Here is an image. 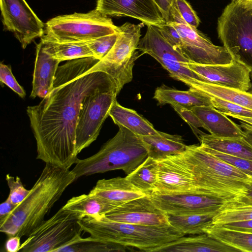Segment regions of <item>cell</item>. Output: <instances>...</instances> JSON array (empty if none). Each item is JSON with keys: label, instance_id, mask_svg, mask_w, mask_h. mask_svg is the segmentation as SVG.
Returning a JSON list of instances; mask_svg holds the SVG:
<instances>
[{"label": "cell", "instance_id": "cell-6", "mask_svg": "<svg viewBox=\"0 0 252 252\" xmlns=\"http://www.w3.org/2000/svg\"><path fill=\"white\" fill-rule=\"evenodd\" d=\"M217 32L233 59L252 71V1H231L218 18Z\"/></svg>", "mask_w": 252, "mask_h": 252}, {"label": "cell", "instance_id": "cell-24", "mask_svg": "<svg viewBox=\"0 0 252 252\" xmlns=\"http://www.w3.org/2000/svg\"><path fill=\"white\" fill-rule=\"evenodd\" d=\"M140 137L145 146L148 156L156 160L182 154L187 148L180 135L159 131L157 134Z\"/></svg>", "mask_w": 252, "mask_h": 252}, {"label": "cell", "instance_id": "cell-18", "mask_svg": "<svg viewBox=\"0 0 252 252\" xmlns=\"http://www.w3.org/2000/svg\"><path fill=\"white\" fill-rule=\"evenodd\" d=\"M113 221L145 225H170L168 215L147 195L125 203L104 216Z\"/></svg>", "mask_w": 252, "mask_h": 252}, {"label": "cell", "instance_id": "cell-4", "mask_svg": "<svg viewBox=\"0 0 252 252\" xmlns=\"http://www.w3.org/2000/svg\"><path fill=\"white\" fill-rule=\"evenodd\" d=\"M79 222L83 231L101 241L156 252L184 236L170 225H145L110 220L104 216L86 218Z\"/></svg>", "mask_w": 252, "mask_h": 252}, {"label": "cell", "instance_id": "cell-46", "mask_svg": "<svg viewBox=\"0 0 252 252\" xmlns=\"http://www.w3.org/2000/svg\"><path fill=\"white\" fill-rule=\"evenodd\" d=\"M160 8L165 22L169 18V12L174 0H155Z\"/></svg>", "mask_w": 252, "mask_h": 252}, {"label": "cell", "instance_id": "cell-31", "mask_svg": "<svg viewBox=\"0 0 252 252\" xmlns=\"http://www.w3.org/2000/svg\"><path fill=\"white\" fill-rule=\"evenodd\" d=\"M205 233L240 252H252V233L226 229L211 224L203 229Z\"/></svg>", "mask_w": 252, "mask_h": 252}, {"label": "cell", "instance_id": "cell-45", "mask_svg": "<svg viewBox=\"0 0 252 252\" xmlns=\"http://www.w3.org/2000/svg\"><path fill=\"white\" fill-rule=\"evenodd\" d=\"M249 206H252V190H250L245 197H242L233 203L225 206L222 209Z\"/></svg>", "mask_w": 252, "mask_h": 252}, {"label": "cell", "instance_id": "cell-37", "mask_svg": "<svg viewBox=\"0 0 252 252\" xmlns=\"http://www.w3.org/2000/svg\"><path fill=\"white\" fill-rule=\"evenodd\" d=\"M200 146L206 151L252 177V160L222 153L200 145Z\"/></svg>", "mask_w": 252, "mask_h": 252}, {"label": "cell", "instance_id": "cell-2", "mask_svg": "<svg viewBox=\"0 0 252 252\" xmlns=\"http://www.w3.org/2000/svg\"><path fill=\"white\" fill-rule=\"evenodd\" d=\"M69 169L46 163L26 197L0 219V231L8 237H22L40 225L67 188L77 180Z\"/></svg>", "mask_w": 252, "mask_h": 252}, {"label": "cell", "instance_id": "cell-35", "mask_svg": "<svg viewBox=\"0 0 252 252\" xmlns=\"http://www.w3.org/2000/svg\"><path fill=\"white\" fill-rule=\"evenodd\" d=\"M119 32L86 42L93 53L94 58L100 60L111 50L119 34Z\"/></svg>", "mask_w": 252, "mask_h": 252}, {"label": "cell", "instance_id": "cell-41", "mask_svg": "<svg viewBox=\"0 0 252 252\" xmlns=\"http://www.w3.org/2000/svg\"><path fill=\"white\" fill-rule=\"evenodd\" d=\"M176 2L184 20L189 26L197 29L200 24V19L189 3L186 0H176Z\"/></svg>", "mask_w": 252, "mask_h": 252}, {"label": "cell", "instance_id": "cell-27", "mask_svg": "<svg viewBox=\"0 0 252 252\" xmlns=\"http://www.w3.org/2000/svg\"><path fill=\"white\" fill-rule=\"evenodd\" d=\"M114 123L123 126L139 136L157 134L153 125L133 109L121 105L116 99L109 113Z\"/></svg>", "mask_w": 252, "mask_h": 252}, {"label": "cell", "instance_id": "cell-10", "mask_svg": "<svg viewBox=\"0 0 252 252\" xmlns=\"http://www.w3.org/2000/svg\"><path fill=\"white\" fill-rule=\"evenodd\" d=\"M181 37L179 52L190 62L202 64L230 63L233 58L226 49L216 45L203 33L187 24L178 9L176 0L171 7L168 21Z\"/></svg>", "mask_w": 252, "mask_h": 252}, {"label": "cell", "instance_id": "cell-7", "mask_svg": "<svg viewBox=\"0 0 252 252\" xmlns=\"http://www.w3.org/2000/svg\"><path fill=\"white\" fill-rule=\"evenodd\" d=\"M119 32L111 18L97 9L58 16L45 25L42 36L59 42H87Z\"/></svg>", "mask_w": 252, "mask_h": 252}, {"label": "cell", "instance_id": "cell-50", "mask_svg": "<svg viewBox=\"0 0 252 252\" xmlns=\"http://www.w3.org/2000/svg\"><path fill=\"white\" fill-rule=\"evenodd\" d=\"M250 76H251V86L250 89H249V90L248 92L252 94V71H251Z\"/></svg>", "mask_w": 252, "mask_h": 252}, {"label": "cell", "instance_id": "cell-29", "mask_svg": "<svg viewBox=\"0 0 252 252\" xmlns=\"http://www.w3.org/2000/svg\"><path fill=\"white\" fill-rule=\"evenodd\" d=\"M41 42L44 50L60 62L80 58H94L86 42H59L43 36L41 37Z\"/></svg>", "mask_w": 252, "mask_h": 252}, {"label": "cell", "instance_id": "cell-17", "mask_svg": "<svg viewBox=\"0 0 252 252\" xmlns=\"http://www.w3.org/2000/svg\"><path fill=\"white\" fill-rule=\"evenodd\" d=\"M96 9L108 16L133 18L146 26L166 23L155 0H97Z\"/></svg>", "mask_w": 252, "mask_h": 252}, {"label": "cell", "instance_id": "cell-30", "mask_svg": "<svg viewBox=\"0 0 252 252\" xmlns=\"http://www.w3.org/2000/svg\"><path fill=\"white\" fill-rule=\"evenodd\" d=\"M217 213L167 215L169 224L178 232L185 236L204 233V228L212 223L213 219Z\"/></svg>", "mask_w": 252, "mask_h": 252}, {"label": "cell", "instance_id": "cell-26", "mask_svg": "<svg viewBox=\"0 0 252 252\" xmlns=\"http://www.w3.org/2000/svg\"><path fill=\"white\" fill-rule=\"evenodd\" d=\"M180 81L189 89L221 98L252 110V94L248 92L220 86L192 78L183 79Z\"/></svg>", "mask_w": 252, "mask_h": 252}, {"label": "cell", "instance_id": "cell-19", "mask_svg": "<svg viewBox=\"0 0 252 252\" xmlns=\"http://www.w3.org/2000/svg\"><path fill=\"white\" fill-rule=\"evenodd\" d=\"M60 63L44 50L41 41L37 45L32 98H43L52 90Z\"/></svg>", "mask_w": 252, "mask_h": 252}, {"label": "cell", "instance_id": "cell-9", "mask_svg": "<svg viewBox=\"0 0 252 252\" xmlns=\"http://www.w3.org/2000/svg\"><path fill=\"white\" fill-rule=\"evenodd\" d=\"M79 220L61 208L44 220L21 244V252H57L76 240L83 231Z\"/></svg>", "mask_w": 252, "mask_h": 252}, {"label": "cell", "instance_id": "cell-52", "mask_svg": "<svg viewBox=\"0 0 252 252\" xmlns=\"http://www.w3.org/2000/svg\"><path fill=\"white\" fill-rule=\"evenodd\" d=\"M249 0L252 1V0Z\"/></svg>", "mask_w": 252, "mask_h": 252}, {"label": "cell", "instance_id": "cell-51", "mask_svg": "<svg viewBox=\"0 0 252 252\" xmlns=\"http://www.w3.org/2000/svg\"><path fill=\"white\" fill-rule=\"evenodd\" d=\"M235 0H232V1H235Z\"/></svg>", "mask_w": 252, "mask_h": 252}, {"label": "cell", "instance_id": "cell-40", "mask_svg": "<svg viewBox=\"0 0 252 252\" xmlns=\"http://www.w3.org/2000/svg\"><path fill=\"white\" fill-rule=\"evenodd\" d=\"M171 106L180 117L190 126L197 137L203 133L198 129L199 127L203 128L202 124L192 112L191 109L177 105H172Z\"/></svg>", "mask_w": 252, "mask_h": 252}, {"label": "cell", "instance_id": "cell-44", "mask_svg": "<svg viewBox=\"0 0 252 252\" xmlns=\"http://www.w3.org/2000/svg\"><path fill=\"white\" fill-rule=\"evenodd\" d=\"M21 238L19 236L8 237L5 244V250L8 252H19L21 246Z\"/></svg>", "mask_w": 252, "mask_h": 252}, {"label": "cell", "instance_id": "cell-15", "mask_svg": "<svg viewBox=\"0 0 252 252\" xmlns=\"http://www.w3.org/2000/svg\"><path fill=\"white\" fill-rule=\"evenodd\" d=\"M167 215H182L218 212L226 204L220 199L194 193L147 194Z\"/></svg>", "mask_w": 252, "mask_h": 252}, {"label": "cell", "instance_id": "cell-43", "mask_svg": "<svg viewBox=\"0 0 252 252\" xmlns=\"http://www.w3.org/2000/svg\"><path fill=\"white\" fill-rule=\"evenodd\" d=\"M220 226L230 230L252 233V220L230 222Z\"/></svg>", "mask_w": 252, "mask_h": 252}, {"label": "cell", "instance_id": "cell-21", "mask_svg": "<svg viewBox=\"0 0 252 252\" xmlns=\"http://www.w3.org/2000/svg\"><path fill=\"white\" fill-rule=\"evenodd\" d=\"M89 193L118 206L147 195L133 186L126 177L99 180Z\"/></svg>", "mask_w": 252, "mask_h": 252}, {"label": "cell", "instance_id": "cell-42", "mask_svg": "<svg viewBox=\"0 0 252 252\" xmlns=\"http://www.w3.org/2000/svg\"><path fill=\"white\" fill-rule=\"evenodd\" d=\"M157 27L165 39L175 49L179 51L181 37L176 29L167 23Z\"/></svg>", "mask_w": 252, "mask_h": 252}, {"label": "cell", "instance_id": "cell-3", "mask_svg": "<svg viewBox=\"0 0 252 252\" xmlns=\"http://www.w3.org/2000/svg\"><path fill=\"white\" fill-rule=\"evenodd\" d=\"M182 155L193 175L197 193L224 201L226 204L223 207L245 197L252 190V177L200 145L187 146Z\"/></svg>", "mask_w": 252, "mask_h": 252}, {"label": "cell", "instance_id": "cell-25", "mask_svg": "<svg viewBox=\"0 0 252 252\" xmlns=\"http://www.w3.org/2000/svg\"><path fill=\"white\" fill-rule=\"evenodd\" d=\"M153 98L159 105H177L191 109L200 106H212L210 97L206 94L189 89L181 91L164 85L156 88Z\"/></svg>", "mask_w": 252, "mask_h": 252}, {"label": "cell", "instance_id": "cell-22", "mask_svg": "<svg viewBox=\"0 0 252 252\" xmlns=\"http://www.w3.org/2000/svg\"><path fill=\"white\" fill-rule=\"evenodd\" d=\"M238 252L207 233L193 237L183 236L162 247L158 252Z\"/></svg>", "mask_w": 252, "mask_h": 252}, {"label": "cell", "instance_id": "cell-33", "mask_svg": "<svg viewBox=\"0 0 252 252\" xmlns=\"http://www.w3.org/2000/svg\"><path fill=\"white\" fill-rule=\"evenodd\" d=\"M127 247L115 243L101 241L90 236L80 237L57 251V252H125Z\"/></svg>", "mask_w": 252, "mask_h": 252}, {"label": "cell", "instance_id": "cell-47", "mask_svg": "<svg viewBox=\"0 0 252 252\" xmlns=\"http://www.w3.org/2000/svg\"><path fill=\"white\" fill-rule=\"evenodd\" d=\"M16 205L11 203L7 198L0 205V219L8 215Z\"/></svg>", "mask_w": 252, "mask_h": 252}, {"label": "cell", "instance_id": "cell-5", "mask_svg": "<svg viewBox=\"0 0 252 252\" xmlns=\"http://www.w3.org/2000/svg\"><path fill=\"white\" fill-rule=\"evenodd\" d=\"M116 134L94 155L78 159L71 170L76 179L115 170L131 173L149 157L140 136L119 126Z\"/></svg>", "mask_w": 252, "mask_h": 252}, {"label": "cell", "instance_id": "cell-1", "mask_svg": "<svg viewBox=\"0 0 252 252\" xmlns=\"http://www.w3.org/2000/svg\"><path fill=\"white\" fill-rule=\"evenodd\" d=\"M99 61L80 58L59 66L52 90L37 105L27 107L37 159L67 168L77 162L76 126L85 98L100 92L117 93L114 81L107 73L89 72Z\"/></svg>", "mask_w": 252, "mask_h": 252}, {"label": "cell", "instance_id": "cell-13", "mask_svg": "<svg viewBox=\"0 0 252 252\" xmlns=\"http://www.w3.org/2000/svg\"><path fill=\"white\" fill-rule=\"evenodd\" d=\"M5 30L12 32L23 49L44 34L45 25L25 0H0Z\"/></svg>", "mask_w": 252, "mask_h": 252}, {"label": "cell", "instance_id": "cell-39", "mask_svg": "<svg viewBox=\"0 0 252 252\" xmlns=\"http://www.w3.org/2000/svg\"><path fill=\"white\" fill-rule=\"evenodd\" d=\"M0 81L13 90L22 98L26 96L24 88L17 82L13 75L11 66L1 62L0 63Z\"/></svg>", "mask_w": 252, "mask_h": 252}, {"label": "cell", "instance_id": "cell-8", "mask_svg": "<svg viewBox=\"0 0 252 252\" xmlns=\"http://www.w3.org/2000/svg\"><path fill=\"white\" fill-rule=\"evenodd\" d=\"M144 25L126 22L120 26L119 34L112 48L89 71L109 75L116 85L118 94L132 79L133 67L138 58L136 50Z\"/></svg>", "mask_w": 252, "mask_h": 252}, {"label": "cell", "instance_id": "cell-16", "mask_svg": "<svg viewBox=\"0 0 252 252\" xmlns=\"http://www.w3.org/2000/svg\"><path fill=\"white\" fill-rule=\"evenodd\" d=\"M187 66L202 81L246 92L251 86V70L234 59L229 63L222 64H202L188 62Z\"/></svg>", "mask_w": 252, "mask_h": 252}, {"label": "cell", "instance_id": "cell-36", "mask_svg": "<svg viewBox=\"0 0 252 252\" xmlns=\"http://www.w3.org/2000/svg\"><path fill=\"white\" fill-rule=\"evenodd\" d=\"M207 95L211 99L212 106L223 114L230 113L252 118V110L251 109L214 95Z\"/></svg>", "mask_w": 252, "mask_h": 252}, {"label": "cell", "instance_id": "cell-23", "mask_svg": "<svg viewBox=\"0 0 252 252\" xmlns=\"http://www.w3.org/2000/svg\"><path fill=\"white\" fill-rule=\"evenodd\" d=\"M118 206L114 203L89 193L72 197L62 208L80 220L86 218L104 216Z\"/></svg>", "mask_w": 252, "mask_h": 252}, {"label": "cell", "instance_id": "cell-38", "mask_svg": "<svg viewBox=\"0 0 252 252\" xmlns=\"http://www.w3.org/2000/svg\"><path fill=\"white\" fill-rule=\"evenodd\" d=\"M5 180L9 189V194L7 198L13 204L17 205L26 197L30 189L25 188L18 176L15 178L7 174Z\"/></svg>", "mask_w": 252, "mask_h": 252}, {"label": "cell", "instance_id": "cell-49", "mask_svg": "<svg viewBox=\"0 0 252 252\" xmlns=\"http://www.w3.org/2000/svg\"><path fill=\"white\" fill-rule=\"evenodd\" d=\"M224 114H225L226 116L231 117L234 119H237L239 121L249 124L250 125L252 126V118L243 117L230 113H225Z\"/></svg>", "mask_w": 252, "mask_h": 252}, {"label": "cell", "instance_id": "cell-12", "mask_svg": "<svg viewBox=\"0 0 252 252\" xmlns=\"http://www.w3.org/2000/svg\"><path fill=\"white\" fill-rule=\"evenodd\" d=\"M147 27L146 33L140 38L137 49L156 59L176 80L180 81L183 79L192 78L202 81L188 68L187 63L190 62L165 39L157 26L147 25Z\"/></svg>", "mask_w": 252, "mask_h": 252}, {"label": "cell", "instance_id": "cell-32", "mask_svg": "<svg viewBox=\"0 0 252 252\" xmlns=\"http://www.w3.org/2000/svg\"><path fill=\"white\" fill-rule=\"evenodd\" d=\"M158 161L148 157L126 177L146 194L154 191L157 179Z\"/></svg>", "mask_w": 252, "mask_h": 252}, {"label": "cell", "instance_id": "cell-14", "mask_svg": "<svg viewBox=\"0 0 252 252\" xmlns=\"http://www.w3.org/2000/svg\"><path fill=\"white\" fill-rule=\"evenodd\" d=\"M157 161L155 189L150 193L198 194L193 175L182 154Z\"/></svg>", "mask_w": 252, "mask_h": 252}, {"label": "cell", "instance_id": "cell-28", "mask_svg": "<svg viewBox=\"0 0 252 252\" xmlns=\"http://www.w3.org/2000/svg\"><path fill=\"white\" fill-rule=\"evenodd\" d=\"M197 138L202 146L252 160V145L244 137H219L203 133Z\"/></svg>", "mask_w": 252, "mask_h": 252}, {"label": "cell", "instance_id": "cell-48", "mask_svg": "<svg viewBox=\"0 0 252 252\" xmlns=\"http://www.w3.org/2000/svg\"><path fill=\"white\" fill-rule=\"evenodd\" d=\"M240 126L244 132V138L252 145V126L241 121Z\"/></svg>", "mask_w": 252, "mask_h": 252}, {"label": "cell", "instance_id": "cell-11", "mask_svg": "<svg viewBox=\"0 0 252 252\" xmlns=\"http://www.w3.org/2000/svg\"><path fill=\"white\" fill-rule=\"evenodd\" d=\"M117 94L115 91L100 92L85 98L76 126L77 155L96 139Z\"/></svg>", "mask_w": 252, "mask_h": 252}, {"label": "cell", "instance_id": "cell-20", "mask_svg": "<svg viewBox=\"0 0 252 252\" xmlns=\"http://www.w3.org/2000/svg\"><path fill=\"white\" fill-rule=\"evenodd\" d=\"M203 128L213 136L219 137H242L244 132L238 125L213 106H200L192 108Z\"/></svg>", "mask_w": 252, "mask_h": 252}, {"label": "cell", "instance_id": "cell-34", "mask_svg": "<svg viewBox=\"0 0 252 252\" xmlns=\"http://www.w3.org/2000/svg\"><path fill=\"white\" fill-rule=\"evenodd\" d=\"M252 220V206H239L220 210L214 216L212 224H224Z\"/></svg>", "mask_w": 252, "mask_h": 252}]
</instances>
